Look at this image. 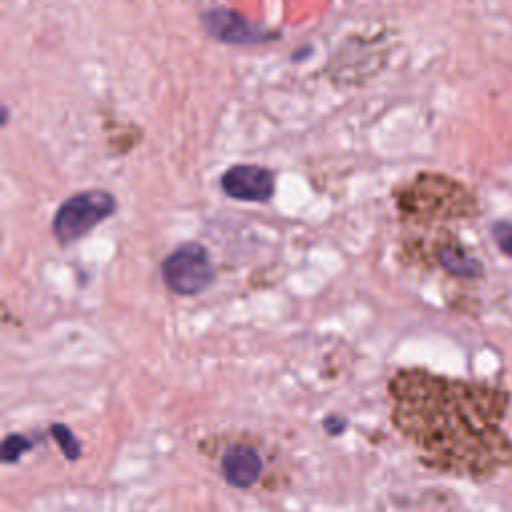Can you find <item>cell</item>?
<instances>
[{"label":"cell","instance_id":"obj_1","mask_svg":"<svg viewBox=\"0 0 512 512\" xmlns=\"http://www.w3.org/2000/svg\"><path fill=\"white\" fill-rule=\"evenodd\" d=\"M392 424L424 466L462 478H490L512 466V438L502 428L510 394L472 382L406 368L388 384Z\"/></svg>","mask_w":512,"mask_h":512},{"label":"cell","instance_id":"obj_7","mask_svg":"<svg viewBox=\"0 0 512 512\" xmlns=\"http://www.w3.org/2000/svg\"><path fill=\"white\" fill-rule=\"evenodd\" d=\"M262 472V460L248 446H232L222 456V474L230 486L250 488Z\"/></svg>","mask_w":512,"mask_h":512},{"label":"cell","instance_id":"obj_6","mask_svg":"<svg viewBox=\"0 0 512 512\" xmlns=\"http://www.w3.org/2000/svg\"><path fill=\"white\" fill-rule=\"evenodd\" d=\"M220 188L234 200L264 204L274 194V174L264 166L234 164L222 174Z\"/></svg>","mask_w":512,"mask_h":512},{"label":"cell","instance_id":"obj_9","mask_svg":"<svg viewBox=\"0 0 512 512\" xmlns=\"http://www.w3.org/2000/svg\"><path fill=\"white\" fill-rule=\"evenodd\" d=\"M52 430H54L52 434H54V438L58 440V444H60L62 452L66 454V458H68V460H76V458L80 456V444H78V440L72 436V432H70L66 426H62V424H54Z\"/></svg>","mask_w":512,"mask_h":512},{"label":"cell","instance_id":"obj_11","mask_svg":"<svg viewBox=\"0 0 512 512\" xmlns=\"http://www.w3.org/2000/svg\"><path fill=\"white\" fill-rule=\"evenodd\" d=\"M30 448V440L20 436V434H12L4 440V446H2V460L4 462H12L16 458H20V454L24 450Z\"/></svg>","mask_w":512,"mask_h":512},{"label":"cell","instance_id":"obj_4","mask_svg":"<svg viewBox=\"0 0 512 512\" xmlns=\"http://www.w3.org/2000/svg\"><path fill=\"white\" fill-rule=\"evenodd\" d=\"M160 274L164 284L178 296H196L216 278L210 254L200 242H184L174 248L164 258Z\"/></svg>","mask_w":512,"mask_h":512},{"label":"cell","instance_id":"obj_5","mask_svg":"<svg viewBox=\"0 0 512 512\" xmlns=\"http://www.w3.org/2000/svg\"><path fill=\"white\" fill-rule=\"evenodd\" d=\"M202 28L218 42L232 46H256L278 38V32L254 24L230 8H212L202 14Z\"/></svg>","mask_w":512,"mask_h":512},{"label":"cell","instance_id":"obj_3","mask_svg":"<svg viewBox=\"0 0 512 512\" xmlns=\"http://www.w3.org/2000/svg\"><path fill=\"white\" fill-rule=\"evenodd\" d=\"M118 208L114 194L102 188L82 190L70 198H66L54 218H52V234L60 246L74 244L82 236H86L100 222L108 220Z\"/></svg>","mask_w":512,"mask_h":512},{"label":"cell","instance_id":"obj_8","mask_svg":"<svg viewBox=\"0 0 512 512\" xmlns=\"http://www.w3.org/2000/svg\"><path fill=\"white\" fill-rule=\"evenodd\" d=\"M436 260L452 276L466 278V280H476L484 276L482 262L458 240L442 242L436 248Z\"/></svg>","mask_w":512,"mask_h":512},{"label":"cell","instance_id":"obj_2","mask_svg":"<svg viewBox=\"0 0 512 512\" xmlns=\"http://www.w3.org/2000/svg\"><path fill=\"white\" fill-rule=\"evenodd\" d=\"M398 208L420 222L466 220L478 214V200L460 180L422 172L400 190Z\"/></svg>","mask_w":512,"mask_h":512},{"label":"cell","instance_id":"obj_10","mask_svg":"<svg viewBox=\"0 0 512 512\" xmlns=\"http://www.w3.org/2000/svg\"><path fill=\"white\" fill-rule=\"evenodd\" d=\"M492 238H494L498 250L512 258V222L496 220L492 224Z\"/></svg>","mask_w":512,"mask_h":512}]
</instances>
